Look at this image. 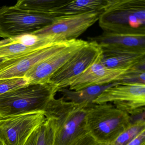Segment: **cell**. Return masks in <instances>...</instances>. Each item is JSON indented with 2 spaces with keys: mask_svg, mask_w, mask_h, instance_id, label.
I'll return each mask as SVG.
<instances>
[{
  "mask_svg": "<svg viewBox=\"0 0 145 145\" xmlns=\"http://www.w3.org/2000/svg\"><path fill=\"white\" fill-rule=\"evenodd\" d=\"M107 0L67 1L59 7L55 14V18L73 16L95 11H102L106 5Z\"/></svg>",
  "mask_w": 145,
  "mask_h": 145,
  "instance_id": "9a60e30c",
  "label": "cell"
},
{
  "mask_svg": "<svg viewBox=\"0 0 145 145\" xmlns=\"http://www.w3.org/2000/svg\"><path fill=\"white\" fill-rule=\"evenodd\" d=\"M102 50L95 41L78 50L50 79L49 83L58 90L69 87L86 70L101 58Z\"/></svg>",
  "mask_w": 145,
  "mask_h": 145,
  "instance_id": "8992f818",
  "label": "cell"
},
{
  "mask_svg": "<svg viewBox=\"0 0 145 145\" xmlns=\"http://www.w3.org/2000/svg\"><path fill=\"white\" fill-rule=\"evenodd\" d=\"M101 59V58L79 76L69 89L79 91L93 86L104 85L119 82L123 78L129 69L108 68L102 64Z\"/></svg>",
  "mask_w": 145,
  "mask_h": 145,
  "instance_id": "4fadbf2b",
  "label": "cell"
},
{
  "mask_svg": "<svg viewBox=\"0 0 145 145\" xmlns=\"http://www.w3.org/2000/svg\"><path fill=\"white\" fill-rule=\"evenodd\" d=\"M100 46H111L145 49V34L115 33L104 32L101 35L89 38Z\"/></svg>",
  "mask_w": 145,
  "mask_h": 145,
  "instance_id": "5bb4252c",
  "label": "cell"
},
{
  "mask_svg": "<svg viewBox=\"0 0 145 145\" xmlns=\"http://www.w3.org/2000/svg\"><path fill=\"white\" fill-rule=\"evenodd\" d=\"M98 22L104 32L145 34V0H107Z\"/></svg>",
  "mask_w": 145,
  "mask_h": 145,
  "instance_id": "7a4b0ae2",
  "label": "cell"
},
{
  "mask_svg": "<svg viewBox=\"0 0 145 145\" xmlns=\"http://www.w3.org/2000/svg\"><path fill=\"white\" fill-rule=\"evenodd\" d=\"M63 0H20L14 7L22 10L55 18V13L59 7L67 2Z\"/></svg>",
  "mask_w": 145,
  "mask_h": 145,
  "instance_id": "2e32d148",
  "label": "cell"
},
{
  "mask_svg": "<svg viewBox=\"0 0 145 145\" xmlns=\"http://www.w3.org/2000/svg\"><path fill=\"white\" fill-rule=\"evenodd\" d=\"M145 64L129 69L123 78L119 81L121 84H145Z\"/></svg>",
  "mask_w": 145,
  "mask_h": 145,
  "instance_id": "ffe728a7",
  "label": "cell"
},
{
  "mask_svg": "<svg viewBox=\"0 0 145 145\" xmlns=\"http://www.w3.org/2000/svg\"><path fill=\"white\" fill-rule=\"evenodd\" d=\"M87 43L83 40H72L63 50L35 65L24 78L28 84L49 83L52 75Z\"/></svg>",
  "mask_w": 145,
  "mask_h": 145,
  "instance_id": "8fae6325",
  "label": "cell"
},
{
  "mask_svg": "<svg viewBox=\"0 0 145 145\" xmlns=\"http://www.w3.org/2000/svg\"><path fill=\"white\" fill-rule=\"evenodd\" d=\"M24 78H15L0 80V95L10 91L27 84Z\"/></svg>",
  "mask_w": 145,
  "mask_h": 145,
  "instance_id": "44dd1931",
  "label": "cell"
},
{
  "mask_svg": "<svg viewBox=\"0 0 145 145\" xmlns=\"http://www.w3.org/2000/svg\"><path fill=\"white\" fill-rule=\"evenodd\" d=\"M0 145H1V143H0Z\"/></svg>",
  "mask_w": 145,
  "mask_h": 145,
  "instance_id": "d4e9b609",
  "label": "cell"
},
{
  "mask_svg": "<svg viewBox=\"0 0 145 145\" xmlns=\"http://www.w3.org/2000/svg\"><path fill=\"white\" fill-rule=\"evenodd\" d=\"M103 11L91 12L57 18L51 24L31 34L50 37L56 42L77 39L98 21Z\"/></svg>",
  "mask_w": 145,
  "mask_h": 145,
  "instance_id": "ba28073f",
  "label": "cell"
},
{
  "mask_svg": "<svg viewBox=\"0 0 145 145\" xmlns=\"http://www.w3.org/2000/svg\"><path fill=\"white\" fill-rule=\"evenodd\" d=\"M145 130V113L135 121L123 131L110 145H127L142 131Z\"/></svg>",
  "mask_w": 145,
  "mask_h": 145,
  "instance_id": "ac0fdd59",
  "label": "cell"
},
{
  "mask_svg": "<svg viewBox=\"0 0 145 145\" xmlns=\"http://www.w3.org/2000/svg\"><path fill=\"white\" fill-rule=\"evenodd\" d=\"M132 122L130 115L112 103H92L87 107V131L102 144L110 145Z\"/></svg>",
  "mask_w": 145,
  "mask_h": 145,
  "instance_id": "277c9868",
  "label": "cell"
},
{
  "mask_svg": "<svg viewBox=\"0 0 145 145\" xmlns=\"http://www.w3.org/2000/svg\"><path fill=\"white\" fill-rule=\"evenodd\" d=\"M101 63L108 68L130 69L145 64V49L111 46H100Z\"/></svg>",
  "mask_w": 145,
  "mask_h": 145,
  "instance_id": "7c38bea8",
  "label": "cell"
},
{
  "mask_svg": "<svg viewBox=\"0 0 145 145\" xmlns=\"http://www.w3.org/2000/svg\"><path fill=\"white\" fill-rule=\"evenodd\" d=\"M71 40L54 43L15 58L0 61V80L24 78L35 65L63 50Z\"/></svg>",
  "mask_w": 145,
  "mask_h": 145,
  "instance_id": "30bf717a",
  "label": "cell"
},
{
  "mask_svg": "<svg viewBox=\"0 0 145 145\" xmlns=\"http://www.w3.org/2000/svg\"><path fill=\"white\" fill-rule=\"evenodd\" d=\"M1 118H1V115H0V119H1Z\"/></svg>",
  "mask_w": 145,
  "mask_h": 145,
  "instance_id": "cb8c5ba5",
  "label": "cell"
},
{
  "mask_svg": "<svg viewBox=\"0 0 145 145\" xmlns=\"http://www.w3.org/2000/svg\"><path fill=\"white\" fill-rule=\"evenodd\" d=\"M90 103H78L66 101L62 97L53 98L44 111L46 118L54 127L53 145H72L88 133L87 108Z\"/></svg>",
  "mask_w": 145,
  "mask_h": 145,
  "instance_id": "6da1fadb",
  "label": "cell"
},
{
  "mask_svg": "<svg viewBox=\"0 0 145 145\" xmlns=\"http://www.w3.org/2000/svg\"><path fill=\"white\" fill-rule=\"evenodd\" d=\"M56 88L50 83L27 84L0 95L1 118L32 113L44 112L55 98Z\"/></svg>",
  "mask_w": 145,
  "mask_h": 145,
  "instance_id": "3957f363",
  "label": "cell"
},
{
  "mask_svg": "<svg viewBox=\"0 0 145 145\" xmlns=\"http://www.w3.org/2000/svg\"><path fill=\"white\" fill-rule=\"evenodd\" d=\"M46 119L43 112L2 118L0 119V143L2 145H25Z\"/></svg>",
  "mask_w": 145,
  "mask_h": 145,
  "instance_id": "9c48e42d",
  "label": "cell"
},
{
  "mask_svg": "<svg viewBox=\"0 0 145 145\" xmlns=\"http://www.w3.org/2000/svg\"><path fill=\"white\" fill-rule=\"evenodd\" d=\"M127 145H145V130L142 131Z\"/></svg>",
  "mask_w": 145,
  "mask_h": 145,
  "instance_id": "7402d4cb",
  "label": "cell"
},
{
  "mask_svg": "<svg viewBox=\"0 0 145 145\" xmlns=\"http://www.w3.org/2000/svg\"><path fill=\"white\" fill-rule=\"evenodd\" d=\"M119 84V82H116L104 85L93 86L79 91L63 88L58 90L57 92H60L62 95V97L69 101L78 103H92L93 101L106 89Z\"/></svg>",
  "mask_w": 145,
  "mask_h": 145,
  "instance_id": "e0dca14e",
  "label": "cell"
},
{
  "mask_svg": "<svg viewBox=\"0 0 145 145\" xmlns=\"http://www.w3.org/2000/svg\"><path fill=\"white\" fill-rule=\"evenodd\" d=\"M0 61H1V60H0Z\"/></svg>",
  "mask_w": 145,
  "mask_h": 145,
  "instance_id": "484cf974",
  "label": "cell"
},
{
  "mask_svg": "<svg viewBox=\"0 0 145 145\" xmlns=\"http://www.w3.org/2000/svg\"><path fill=\"white\" fill-rule=\"evenodd\" d=\"M37 131L35 145H53L55 131L50 120L46 119L37 129Z\"/></svg>",
  "mask_w": 145,
  "mask_h": 145,
  "instance_id": "d6986e66",
  "label": "cell"
},
{
  "mask_svg": "<svg viewBox=\"0 0 145 145\" xmlns=\"http://www.w3.org/2000/svg\"><path fill=\"white\" fill-rule=\"evenodd\" d=\"M92 103H111L129 115L140 116L145 113V84L113 86L103 91Z\"/></svg>",
  "mask_w": 145,
  "mask_h": 145,
  "instance_id": "52a82bcc",
  "label": "cell"
},
{
  "mask_svg": "<svg viewBox=\"0 0 145 145\" xmlns=\"http://www.w3.org/2000/svg\"><path fill=\"white\" fill-rule=\"evenodd\" d=\"M37 132L38 131L37 129L32 133L24 145H35L36 138H37Z\"/></svg>",
  "mask_w": 145,
  "mask_h": 145,
  "instance_id": "603a6c76",
  "label": "cell"
},
{
  "mask_svg": "<svg viewBox=\"0 0 145 145\" xmlns=\"http://www.w3.org/2000/svg\"><path fill=\"white\" fill-rule=\"evenodd\" d=\"M56 18L22 10L12 6L0 8V37L10 39L31 34L50 25Z\"/></svg>",
  "mask_w": 145,
  "mask_h": 145,
  "instance_id": "5b68a950",
  "label": "cell"
}]
</instances>
